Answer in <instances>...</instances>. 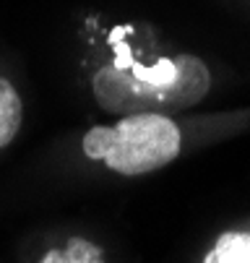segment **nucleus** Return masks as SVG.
I'll return each mask as SVG.
<instances>
[{
  "mask_svg": "<svg viewBox=\"0 0 250 263\" xmlns=\"http://www.w3.org/2000/svg\"><path fill=\"white\" fill-rule=\"evenodd\" d=\"M37 263H107L104 250L89 237H68L65 245L50 248Z\"/></svg>",
  "mask_w": 250,
  "mask_h": 263,
  "instance_id": "nucleus-5",
  "label": "nucleus"
},
{
  "mask_svg": "<svg viewBox=\"0 0 250 263\" xmlns=\"http://www.w3.org/2000/svg\"><path fill=\"white\" fill-rule=\"evenodd\" d=\"M180 128L169 115H125L115 125L84 133V157L104 162L112 172L136 177L167 167L180 154Z\"/></svg>",
  "mask_w": 250,
  "mask_h": 263,
  "instance_id": "nucleus-2",
  "label": "nucleus"
},
{
  "mask_svg": "<svg viewBox=\"0 0 250 263\" xmlns=\"http://www.w3.org/2000/svg\"><path fill=\"white\" fill-rule=\"evenodd\" d=\"M94 99L110 115H172L196 107L211 89V70L196 55L102 65L94 73Z\"/></svg>",
  "mask_w": 250,
  "mask_h": 263,
  "instance_id": "nucleus-1",
  "label": "nucleus"
},
{
  "mask_svg": "<svg viewBox=\"0 0 250 263\" xmlns=\"http://www.w3.org/2000/svg\"><path fill=\"white\" fill-rule=\"evenodd\" d=\"M203 263H250V230L222 232L203 255Z\"/></svg>",
  "mask_w": 250,
  "mask_h": 263,
  "instance_id": "nucleus-4",
  "label": "nucleus"
},
{
  "mask_svg": "<svg viewBox=\"0 0 250 263\" xmlns=\"http://www.w3.org/2000/svg\"><path fill=\"white\" fill-rule=\"evenodd\" d=\"M24 123V102L16 86L0 76V148H6L21 130Z\"/></svg>",
  "mask_w": 250,
  "mask_h": 263,
  "instance_id": "nucleus-3",
  "label": "nucleus"
}]
</instances>
